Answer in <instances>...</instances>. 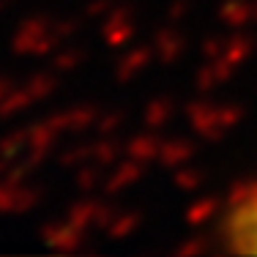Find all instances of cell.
<instances>
[{
  "label": "cell",
  "instance_id": "1",
  "mask_svg": "<svg viewBox=\"0 0 257 257\" xmlns=\"http://www.w3.org/2000/svg\"><path fill=\"white\" fill-rule=\"evenodd\" d=\"M224 235L230 249L241 254H257V186L232 203L224 219Z\"/></svg>",
  "mask_w": 257,
  "mask_h": 257
}]
</instances>
